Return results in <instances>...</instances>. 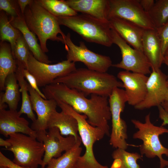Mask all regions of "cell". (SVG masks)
<instances>
[{"label":"cell","instance_id":"cell-34","mask_svg":"<svg viewBox=\"0 0 168 168\" xmlns=\"http://www.w3.org/2000/svg\"><path fill=\"white\" fill-rule=\"evenodd\" d=\"M156 30L160 41L162 53L164 56L165 52L168 49V21L163 25L156 29Z\"/></svg>","mask_w":168,"mask_h":168},{"label":"cell","instance_id":"cell-23","mask_svg":"<svg viewBox=\"0 0 168 168\" xmlns=\"http://www.w3.org/2000/svg\"><path fill=\"white\" fill-rule=\"evenodd\" d=\"M5 86V92L0 94V109H6V104L9 110H16L20 99V92L15 73L7 76Z\"/></svg>","mask_w":168,"mask_h":168},{"label":"cell","instance_id":"cell-30","mask_svg":"<svg viewBox=\"0 0 168 168\" xmlns=\"http://www.w3.org/2000/svg\"><path fill=\"white\" fill-rule=\"evenodd\" d=\"M112 156L114 160H119L120 168H140L137 161L142 160V156L138 153H130L125 150L118 148L113 152Z\"/></svg>","mask_w":168,"mask_h":168},{"label":"cell","instance_id":"cell-43","mask_svg":"<svg viewBox=\"0 0 168 168\" xmlns=\"http://www.w3.org/2000/svg\"><path fill=\"white\" fill-rule=\"evenodd\" d=\"M164 58L168 59V49L167 50L165 53Z\"/></svg>","mask_w":168,"mask_h":168},{"label":"cell","instance_id":"cell-1","mask_svg":"<svg viewBox=\"0 0 168 168\" xmlns=\"http://www.w3.org/2000/svg\"><path fill=\"white\" fill-rule=\"evenodd\" d=\"M42 91L47 99L69 105L77 113L86 115L91 125L101 128L106 135H110L108 121L111 119V114L108 97L91 94L88 99L82 92L60 83L47 85Z\"/></svg>","mask_w":168,"mask_h":168},{"label":"cell","instance_id":"cell-2","mask_svg":"<svg viewBox=\"0 0 168 168\" xmlns=\"http://www.w3.org/2000/svg\"><path fill=\"white\" fill-rule=\"evenodd\" d=\"M57 83L76 89L86 96L96 94L107 97L115 88L123 87L122 82L113 75L87 68H77L67 75L58 77L52 83Z\"/></svg>","mask_w":168,"mask_h":168},{"label":"cell","instance_id":"cell-33","mask_svg":"<svg viewBox=\"0 0 168 168\" xmlns=\"http://www.w3.org/2000/svg\"><path fill=\"white\" fill-rule=\"evenodd\" d=\"M16 61L17 65L21 68L23 76L28 81L30 85L43 98L47 99L43 93L39 89L37 81L34 76L23 65L20 63Z\"/></svg>","mask_w":168,"mask_h":168},{"label":"cell","instance_id":"cell-21","mask_svg":"<svg viewBox=\"0 0 168 168\" xmlns=\"http://www.w3.org/2000/svg\"><path fill=\"white\" fill-rule=\"evenodd\" d=\"M11 24L21 33L26 42L30 51L34 57L38 61L42 63L50 64L52 61L42 50L40 45L38 43L35 35L32 32L27 26L23 15L10 17Z\"/></svg>","mask_w":168,"mask_h":168},{"label":"cell","instance_id":"cell-41","mask_svg":"<svg viewBox=\"0 0 168 168\" xmlns=\"http://www.w3.org/2000/svg\"><path fill=\"white\" fill-rule=\"evenodd\" d=\"M163 63H165V64L167 66L168 68V59L164 58V60H163ZM167 77H168L167 83L168 84V73Z\"/></svg>","mask_w":168,"mask_h":168},{"label":"cell","instance_id":"cell-24","mask_svg":"<svg viewBox=\"0 0 168 168\" xmlns=\"http://www.w3.org/2000/svg\"><path fill=\"white\" fill-rule=\"evenodd\" d=\"M16 61L10 44L6 42L0 44V90H5V83L7 76L15 73L17 69Z\"/></svg>","mask_w":168,"mask_h":168},{"label":"cell","instance_id":"cell-42","mask_svg":"<svg viewBox=\"0 0 168 168\" xmlns=\"http://www.w3.org/2000/svg\"><path fill=\"white\" fill-rule=\"evenodd\" d=\"M164 102H166L168 103V89L167 90V91L166 93L165 99V101Z\"/></svg>","mask_w":168,"mask_h":168},{"label":"cell","instance_id":"cell-8","mask_svg":"<svg viewBox=\"0 0 168 168\" xmlns=\"http://www.w3.org/2000/svg\"><path fill=\"white\" fill-rule=\"evenodd\" d=\"M109 97L112 127L110 144L114 148L126 150L128 145L126 141L128 138L127 125L121 117L128 101L125 90L115 88Z\"/></svg>","mask_w":168,"mask_h":168},{"label":"cell","instance_id":"cell-16","mask_svg":"<svg viewBox=\"0 0 168 168\" xmlns=\"http://www.w3.org/2000/svg\"><path fill=\"white\" fill-rule=\"evenodd\" d=\"M28 90L32 109L37 115V118L32 122L31 128L36 132L46 131L49 117L56 110L57 103L54 100L43 98L29 83Z\"/></svg>","mask_w":168,"mask_h":168},{"label":"cell","instance_id":"cell-45","mask_svg":"<svg viewBox=\"0 0 168 168\" xmlns=\"http://www.w3.org/2000/svg\"><path fill=\"white\" fill-rule=\"evenodd\" d=\"M166 168H168V166H167Z\"/></svg>","mask_w":168,"mask_h":168},{"label":"cell","instance_id":"cell-3","mask_svg":"<svg viewBox=\"0 0 168 168\" xmlns=\"http://www.w3.org/2000/svg\"><path fill=\"white\" fill-rule=\"evenodd\" d=\"M23 17L28 28L36 35L44 52H48V40L63 43L66 35L60 27L56 16L33 0L26 7Z\"/></svg>","mask_w":168,"mask_h":168},{"label":"cell","instance_id":"cell-38","mask_svg":"<svg viewBox=\"0 0 168 168\" xmlns=\"http://www.w3.org/2000/svg\"><path fill=\"white\" fill-rule=\"evenodd\" d=\"M33 1L32 0H17L18 4L19 6L22 15H24L27 6L31 4Z\"/></svg>","mask_w":168,"mask_h":168},{"label":"cell","instance_id":"cell-37","mask_svg":"<svg viewBox=\"0 0 168 168\" xmlns=\"http://www.w3.org/2000/svg\"><path fill=\"white\" fill-rule=\"evenodd\" d=\"M139 1L144 11L147 13L152 8L155 2L154 0H139Z\"/></svg>","mask_w":168,"mask_h":168},{"label":"cell","instance_id":"cell-12","mask_svg":"<svg viewBox=\"0 0 168 168\" xmlns=\"http://www.w3.org/2000/svg\"><path fill=\"white\" fill-rule=\"evenodd\" d=\"M109 2L108 20L111 17H116L131 22L144 30L156 29L139 0H109Z\"/></svg>","mask_w":168,"mask_h":168},{"label":"cell","instance_id":"cell-5","mask_svg":"<svg viewBox=\"0 0 168 168\" xmlns=\"http://www.w3.org/2000/svg\"><path fill=\"white\" fill-rule=\"evenodd\" d=\"M56 102L62 111L72 116L77 120L78 132L86 148L84 154L79 158L75 168H109L97 161L93 151L94 143L101 139L106 135L104 131L91 125L86 120L87 118L86 115L77 113L69 105L60 101Z\"/></svg>","mask_w":168,"mask_h":168},{"label":"cell","instance_id":"cell-15","mask_svg":"<svg viewBox=\"0 0 168 168\" xmlns=\"http://www.w3.org/2000/svg\"><path fill=\"white\" fill-rule=\"evenodd\" d=\"M117 77L123 84L129 105L134 107L144 100L147 94L148 77L143 74L125 70L119 72Z\"/></svg>","mask_w":168,"mask_h":168},{"label":"cell","instance_id":"cell-9","mask_svg":"<svg viewBox=\"0 0 168 168\" xmlns=\"http://www.w3.org/2000/svg\"><path fill=\"white\" fill-rule=\"evenodd\" d=\"M65 49L67 52V60L70 62L83 63L88 69L105 72L112 66V61L108 56L95 53L86 47L84 43L79 42V46L75 45L68 33L63 38Z\"/></svg>","mask_w":168,"mask_h":168},{"label":"cell","instance_id":"cell-6","mask_svg":"<svg viewBox=\"0 0 168 168\" xmlns=\"http://www.w3.org/2000/svg\"><path fill=\"white\" fill-rule=\"evenodd\" d=\"M131 121L138 129L133 134V138L143 142L139 147L141 155L151 158L157 156L160 160V168L168 166V161L164 159L162 156L165 155L168 157V148L162 144L159 137L164 133H168V129L163 126H156L152 123L150 113L146 116L144 123L135 119Z\"/></svg>","mask_w":168,"mask_h":168},{"label":"cell","instance_id":"cell-19","mask_svg":"<svg viewBox=\"0 0 168 168\" xmlns=\"http://www.w3.org/2000/svg\"><path fill=\"white\" fill-rule=\"evenodd\" d=\"M65 2L78 12L108 22L109 0H66Z\"/></svg>","mask_w":168,"mask_h":168},{"label":"cell","instance_id":"cell-40","mask_svg":"<svg viewBox=\"0 0 168 168\" xmlns=\"http://www.w3.org/2000/svg\"><path fill=\"white\" fill-rule=\"evenodd\" d=\"M161 105L164 110L168 113V103L164 102Z\"/></svg>","mask_w":168,"mask_h":168},{"label":"cell","instance_id":"cell-44","mask_svg":"<svg viewBox=\"0 0 168 168\" xmlns=\"http://www.w3.org/2000/svg\"><path fill=\"white\" fill-rule=\"evenodd\" d=\"M0 168H10L7 166H0Z\"/></svg>","mask_w":168,"mask_h":168},{"label":"cell","instance_id":"cell-20","mask_svg":"<svg viewBox=\"0 0 168 168\" xmlns=\"http://www.w3.org/2000/svg\"><path fill=\"white\" fill-rule=\"evenodd\" d=\"M143 51L148 59L152 69H160L164 56L156 29L144 30L142 39Z\"/></svg>","mask_w":168,"mask_h":168},{"label":"cell","instance_id":"cell-28","mask_svg":"<svg viewBox=\"0 0 168 168\" xmlns=\"http://www.w3.org/2000/svg\"><path fill=\"white\" fill-rule=\"evenodd\" d=\"M40 5L56 17L72 16L78 14L64 0H35Z\"/></svg>","mask_w":168,"mask_h":168},{"label":"cell","instance_id":"cell-26","mask_svg":"<svg viewBox=\"0 0 168 168\" xmlns=\"http://www.w3.org/2000/svg\"><path fill=\"white\" fill-rule=\"evenodd\" d=\"M17 67L15 74L20 87V91L21 93L22 99L21 107L18 113L20 116L23 114H26L33 122L36 118L33 112L30 96L28 93V83L25 79L20 67L17 65Z\"/></svg>","mask_w":168,"mask_h":168},{"label":"cell","instance_id":"cell-17","mask_svg":"<svg viewBox=\"0 0 168 168\" xmlns=\"http://www.w3.org/2000/svg\"><path fill=\"white\" fill-rule=\"evenodd\" d=\"M29 124L26 119L19 115L16 110L0 109V133L5 137L20 133L36 138L37 132L30 127Z\"/></svg>","mask_w":168,"mask_h":168},{"label":"cell","instance_id":"cell-7","mask_svg":"<svg viewBox=\"0 0 168 168\" xmlns=\"http://www.w3.org/2000/svg\"><path fill=\"white\" fill-rule=\"evenodd\" d=\"M6 140L10 146L3 149L12 152L13 154V161L20 166L37 168L43 163L44 154L43 143L36 138L20 133H13Z\"/></svg>","mask_w":168,"mask_h":168},{"label":"cell","instance_id":"cell-14","mask_svg":"<svg viewBox=\"0 0 168 168\" xmlns=\"http://www.w3.org/2000/svg\"><path fill=\"white\" fill-rule=\"evenodd\" d=\"M167 76L161 70L152 69L147 84V93L145 99L134 106L135 109L143 110L158 106L165 101L168 89Z\"/></svg>","mask_w":168,"mask_h":168},{"label":"cell","instance_id":"cell-31","mask_svg":"<svg viewBox=\"0 0 168 168\" xmlns=\"http://www.w3.org/2000/svg\"><path fill=\"white\" fill-rule=\"evenodd\" d=\"M29 46L21 34L17 39L13 54L16 61L19 62L26 69L28 58L30 53Z\"/></svg>","mask_w":168,"mask_h":168},{"label":"cell","instance_id":"cell-13","mask_svg":"<svg viewBox=\"0 0 168 168\" xmlns=\"http://www.w3.org/2000/svg\"><path fill=\"white\" fill-rule=\"evenodd\" d=\"M48 129V132L46 131L37 132V139L43 142L44 147L43 163L40 168H45L52 159L60 156L63 152L70 150L76 143L74 136H62L59 130L56 127L50 128Z\"/></svg>","mask_w":168,"mask_h":168},{"label":"cell","instance_id":"cell-10","mask_svg":"<svg viewBox=\"0 0 168 168\" xmlns=\"http://www.w3.org/2000/svg\"><path fill=\"white\" fill-rule=\"evenodd\" d=\"M113 44L120 49L122 60L112 66L125 71L146 74H150L151 64L142 51L132 48L114 30L111 29Z\"/></svg>","mask_w":168,"mask_h":168},{"label":"cell","instance_id":"cell-22","mask_svg":"<svg viewBox=\"0 0 168 168\" xmlns=\"http://www.w3.org/2000/svg\"><path fill=\"white\" fill-rule=\"evenodd\" d=\"M56 127L59 130L62 135L72 136L76 142L82 141L78 134V127L77 120L72 116L62 111L53 112L49 119L47 128Z\"/></svg>","mask_w":168,"mask_h":168},{"label":"cell","instance_id":"cell-39","mask_svg":"<svg viewBox=\"0 0 168 168\" xmlns=\"http://www.w3.org/2000/svg\"><path fill=\"white\" fill-rule=\"evenodd\" d=\"M10 144V143L6 139L4 140L2 138H0V146L5 147L7 148L9 146Z\"/></svg>","mask_w":168,"mask_h":168},{"label":"cell","instance_id":"cell-29","mask_svg":"<svg viewBox=\"0 0 168 168\" xmlns=\"http://www.w3.org/2000/svg\"><path fill=\"white\" fill-rule=\"evenodd\" d=\"M148 13L155 28L161 27L168 21V0H156Z\"/></svg>","mask_w":168,"mask_h":168},{"label":"cell","instance_id":"cell-25","mask_svg":"<svg viewBox=\"0 0 168 168\" xmlns=\"http://www.w3.org/2000/svg\"><path fill=\"white\" fill-rule=\"evenodd\" d=\"M82 142H76L72 148L61 156L52 159L45 168H75L82 151V148L80 147Z\"/></svg>","mask_w":168,"mask_h":168},{"label":"cell","instance_id":"cell-18","mask_svg":"<svg viewBox=\"0 0 168 168\" xmlns=\"http://www.w3.org/2000/svg\"><path fill=\"white\" fill-rule=\"evenodd\" d=\"M108 22L111 28L128 44L133 48L143 51L142 39L144 29L131 22L118 17H111Z\"/></svg>","mask_w":168,"mask_h":168},{"label":"cell","instance_id":"cell-4","mask_svg":"<svg viewBox=\"0 0 168 168\" xmlns=\"http://www.w3.org/2000/svg\"><path fill=\"white\" fill-rule=\"evenodd\" d=\"M57 17L60 25L64 26L71 29L87 42L107 47L111 46L113 44L109 22L82 13Z\"/></svg>","mask_w":168,"mask_h":168},{"label":"cell","instance_id":"cell-35","mask_svg":"<svg viewBox=\"0 0 168 168\" xmlns=\"http://www.w3.org/2000/svg\"><path fill=\"white\" fill-rule=\"evenodd\" d=\"M0 166H4L10 168H31L26 167L18 165L4 156L0 152Z\"/></svg>","mask_w":168,"mask_h":168},{"label":"cell","instance_id":"cell-27","mask_svg":"<svg viewBox=\"0 0 168 168\" xmlns=\"http://www.w3.org/2000/svg\"><path fill=\"white\" fill-rule=\"evenodd\" d=\"M21 34V32L10 23L7 15L3 11L0 12V37L1 42H8L13 54L16 41Z\"/></svg>","mask_w":168,"mask_h":168},{"label":"cell","instance_id":"cell-11","mask_svg":"<svg viewBox=\"0 0 168 168\" xmlns=\"http://www.w3.org/2000/svg\"><path fill=\"white\" fill-rule=\"evenodd\" d=\"M27 69L35 77L39 87L52 84L57 78L65 76L76 69L75 63L68 60L55 64H49L37 60L30 52Z\"/></svg>","mask_w":168,"mask_h":168},{"label":"cell","instance_id":"cell-36","mask_svg":"<svg viewBox=\"0 0 168 168\" xmlns=\"http://www.w3.org/2000/svg\"><path fill=\"white\" fill-rule=\"evenodd\" d=\"M159 118L162 121L161 126L168 125V113L163 108L161 105L157 107Z\"/></svg>","mask_w":168,"mask_h":168},{"label":"cell","instance_id":"cell-32","mask_svg":"<svg viewBox=\"0 0 168 168\" xmlns=\"http://www.w3.org/2000/svg\"><path fill=\"white\" fill-rule=\"evenodd\" d=\"M0 10L11 17H15L22 14L17 0H0Z\"/></svg>","mask_w":168,"mask_h":168}]
</instances>
